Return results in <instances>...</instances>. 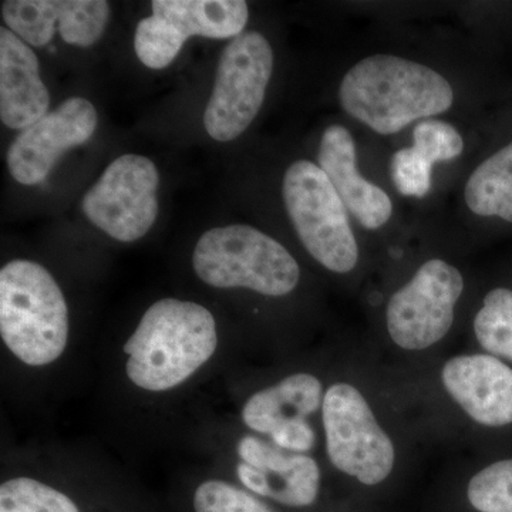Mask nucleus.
<instances>
[{"mask_svg": "<svg viewBox=\"0 0 512 512\" xmlns=\"http://www.w3.org/2000/svg\"><path fill=\"white\" fill-rule=\"evenodd\" d=\"M343 110L377 134L399 133L416 120L451 109V84L424 64L392 55L360 60L343 77Z\"/></svg>", "mask_w": 512, "mask_h": 512, "instance_id": "f257e3e1", "label": "nucleus"}, {"mask_svg": "<svg viewBox=\"0 0 512 512\" xmlns=\"http://www.w3.org/2000/svg\"><path fill=\"white\" fill-rule=\"evenodd\" d=\"M217 345V323L207 308L161 299L147 309L124 345L128 379L148 392L173 389L205 365Z\"/></svg>", "mask_w": 512, "mask_h": 512, "instance_id": "f03ea898", "label": "nucleus"}, {"mask_svg": "<svg viewBox=\"0 0 512 512\" xmlns=\"http://www.w3.org/2000/svg\"><path fill=\"white\" fill-rule=\"evenodd\" d=\"M0 333L10 352L29 366L55 362L69 338L62 289L45 266L15 259L0 271Z\"/></svg>", "mask_w": 512, "mask_h": 512, "instance_id": "7ed1b4c3", "label": "nucleus"}, {"mask_svg": "<svg viewBox=\"0 0 512 512\" xmlns=\"http://www.w3.org/2000/svg\"><path fill=\"white\" fill-rule=\"evenodd\" d=\"M195 274L214 288H247L265 296L291 293L301 278L284 245L249 225L205 232L192 255Z\"/></svg>", "mask_w": 512, "mask_h": 512, "instance_id": "20e7f679", "label": "nucleus"}, {"mask_svg": "<svg viewBox=\"0 0 512 512\" xmlns=\"http://www.w3.org/2000/svg\"><path fill=\"white\" fill-rule=\"evenodd\" d=\"M282 195L306 251L329 271H352L359 261V248L350 227L348 208L322 168L306 160L289 165Z\"/></svg>", "mask_w": 512, "mask_h": 512, "instance_id": "39448f33", "label": "nucleus"}, {"mask_svg": "<svg viewBox=\"0 0 512 512\" xmlns=\"http://www.w3.org/2000/svg\"><path fill=\"white\" fill-rule=\"evenodd\" d=\"M274 70V52L261 33L244 32L222 52L204 126L221 143L241 136L258 116Z\"/></svg>", "mask_w": 512, "mask_h": 512, "instance_id": "423d86ee", "label": "nucleus"}, {"mask_svg": "<svg viewBox=\"0 0 512 512\" xmlns=\"http://www.w3.org/2000/svg\"><path fill=\"white\" fill-rule=\"evenodd\" d=\"M153 15L140 20L134 50L150 69L170 66L191 36L235 39L248 23L247 2L242 0H154Z\"/></svg>", "mask_w": 512, "mask_h": 512, "instance_id": "0eeeda50", "label": "nucleus"}, {"mask_svg": "<svg viewBox=\"0 0 512 512\" xmlns=\"http://www.w3.org/2000/svg\"><path fill=\"white\" fill-rule=\"evenodd\" d=\"M323 426L333 466L360 483L376 485L392 473L394 447L363 394L346 383L333 384L323 399Z\"/></svg>", "mask_w": 512, "mask_h": 512, "instance_id": "6e6552de", "label": "nucleus"}, {"mask_svg": "<svg viewBox=\"0 0 512 512\" xmlns=\"http://www.w3.org/2000/svg\"><path fill=\"white\" fill-rule=\"evenodd\" d=\"M158 185L160 175L150 158L124 154L84 195V215L116 241H137L157 220Z\"/></svg>", "mask_w": 512, "mask_h": 512, "instance_id": "1a4fd4ad", "label": "nucleus"}, {"mask_svg": "<svg viewBox=\"0 0 512 512\" xmlns=\"http://www.w3.org/2000/svg\"><path fill=\"white\" fill-rule=\"evenodd\" d=\"M464 291L460 271L441 259L426 262L387 305V329L400 348L423 350L440 342L454 322Z\"/></svg>", "mask_w": 512, "mask_h": 512, "instance_id": "9d476101", "label": "nucleus"}, {"mask_svg": "<svg viewBox=\"0 0 512 512\" xmlns=\"http://www.w3.org/2000/svg\"><path fill=\"white\" fill-rule=\"evenodd\" d=\"M97 123V111L89 100L72 97L63 101L20 131L8 151L10 175L23 185L43 183L67 150L92 138Z\"/></svg>", "mask_w": 512, "mask_h": 512, "instance_id": "9b49d317", "label": "nucleus"}, {"mask_svg": "<svg viewBox=\"0 0 512 512\" xmlns=\"http://www.w3.org/2000/svg\"><path fill=\"white\" fill-rule=\"evenodd\" d=\"M2 18L29 46L43 47L59 33L67 45L90 47L99 42L110 19L104 0H6Z\"/></svg>", "mask_w": 512, "mask_h": 512, "instance_id": "f8f14e48", "label": "nucleus"}, {"mask_svg": "<svg viewBox=\"0 0 512 512\" xmlns=\"http://www.w3.org/2000/svg\"><path fill=\"white\" fill-rule=\"evenodd\" d=\"M237 473L252 493L289 507H308L318 498L320 471L305 454H285L255 437L238 444Z\"/></svg>", "mask_w": 512, "mask_h": 512, "instance_id": "ddd939ff", "label": "nucleus"}, {"mask_svg": "<svg viewBox=\"0 0 512 512\" xmlns=\"http://www.w3.org/2000/svg\"><path fill=\"white\" fill-rule=\"evenodd\" d=\"M441 379L448 394L477 423H512V369L497 357H453L444 365Z\"/></svg>", "mask_w": 512, "mask_h": 512, "instance_id": "4468645a", "label": "nucleus"}, {"mask_svg": "<svg viewBox=\"0 0 512 512\" xmlns=\"http://www.w3.org/2000/svg\"><path fill=\"white\" fill-rule=\"evenodd\" d=\"M318 161L340 200L363 227L379 229L389 222L392 200L386 191L357 171L356 144L348 128L335 124L323 131Z\"/></svg>", "mask_w": 512, "mask_h": 512, "instance_id": "2eb2a0df", "label": "nucleus"}, {"mask_svg": "<svg viewBox=\"0 0 512 512\" xmlns=\"http://www.w3.org/2000/svg\"><path fill=\"white\" fill-rule=\"evenodd\" d=\"M50 94L36 53L12 30L0 29V119L25 130L49 113Z\"/></svg>", "mask_w": 512, "mask_h": 512, "instance_id": "dca6fc26", "label": "nucleus"}, {"mask_svg": "<svg viewBox=\"0 0 512 512\" xmlns=\"http://www.w3.org/2000/svg\"><path fill=\"white\" fill-rule=\"evenodd\" d=\"M322 402V383L309 373H296L255 393L242 410L249 429L269 434L289 423L306 420Z\"/></svg>", "mask_w": 512, "mask_h": 512, "instance_id": "f3484780", "label": "nucleus"}, {"mask_svg": "<svg viewBox=\"0 0 512 512\" xmlns=\"http://www.w3.org/2000/svg\"><path fill=\"white\" fill-rule=\"evenodd\" d=\"M464 197L474 214L512 222V143L478 165Z\"/></svg>", "mask_w": 512, "mask_h": 512, "instance_id": "a211bd4d", "label": "nucleus"}, {"mask_svg": "<svg viewBox=\"0 0 512 512\" xmlns=\"http://www.w3.org/2000/svg\"><path fill=\"white\" fill-rule=\"evenodd\" d=\"M480 345L493 355L512 360V291L497 288L488 293L474 320Z\"/></svg>", "mask_w": 512, "mask_h": 512, "instance_id": "6ab92c4d", "label": "nucleus"}, {"mask_svg": "<svg viewBox=\"0 0 512 512\" xmlns=\"http://www.w3.org/2000/svg\"><path fill=\"white\" fill-rule=\"evenodd\" d=\"M0 512L80 511L66 494L32 478L19 477L0 487Z\"/></svg>", "mask_w": 512, "mask_h": 512, "instance_id": "aec40b11", "label": "nucleus"}, {"mask_svg": "<svg viewBox=\"0 0 512 512\" xmlns=\"http://www.w3.org/2000/svg\"><path fill=\"white\" fill-rule=\"evenodd\" d=\"M467 497L478 512H512V460L497 461L477 473Z\"/></svg>", "mask_w": 512, "mask_h": 512, "instance_id": "412c9836", "label": "nucleus"}, {"mask_svg": "<svg viewBox=\"0 0 512 512\" xmlns=\"http://www.w3.org/2000/svg\"><path fill=\"white\" fill-rule=\"evenodd\" d=\"M413 148L434 165L460 156L464 141L456 128L446 121L423 120L414 128Z\"/></svg>", "mask_w": 512, "mask_h": 512, "instance_id": "4be33fe9", "label": "nucleus"}, {"mask_svg": "<svg viewBox=\"0 0 512 512\" xmlns=\"http://www.w3.org/2000/svg\"><path fill=\"white\" fill-rule=\"evenodd\" d=\"M195 512H274L258 498L224 481H205L195 491Z\"/></svg>", "mask_w": 512, "mask_h": 512, "instance_id": "5701e85b", "label": "nucleus"}, {"mask_svg": "<svg viewBox=\"0 0 512 512\" xmlns=\"http://www.w3.org/2000/svg\"><path fill=\"white\" fill-rule=\"evenodd\" d=\"M433 165L420 156L413 147L403 148L393 154L392 180L397 191L406 197L423 198L431 188Z\"/></svg>", "mask_w": 512, "mask_h": 512, "instance_id": "b1692460", "label": "nucleus"}, {"mask_svg": "<svg viewBox=\"0 0 512 512\" xmlns=\"http://www.w3.org/2000/svg\"><path fill=\"white\" fill-rule=\"evenodd\" d=\"M279 447L289 451H309L315 444V433L306 420L286 424L271 434Z\"/></svg>", "mask_w": 512, "mask_h": 512, "instance_id": "393cba45", "label": "nucleus"}]
</instances>
